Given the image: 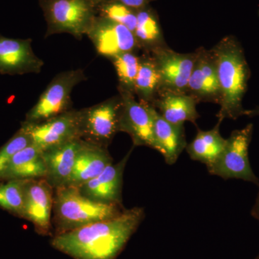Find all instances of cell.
Masks as SVG:
<instances>
[{"label": "cell", "instance_id": "9", "mask_svg": "<svg viewBox=\"0 0 259 259\" xmlns=\"http://www.w3.org/2000/svg\"><path fill=\"white\" fill-rule=\"evenodd\" d=\"M87 35L98 54L110 60L122 53L140 50L134 32L124 25L98 15Z\"/></svg>", "mask_w": 259, "mask_h": 259}, {"label": "cell", "instance_id": "15", "mask_svg": "<svg viewBox=\"0 0 259 259\" xmlns=\"http://www.w3.org/2000/svg\"><path fill=\"white\" fill-rule=\"evenodd\" d=\"M131 149L118 163L109 165L101 174L78 187L85 197L97 202L122 204L123 173Z\"/></svg>", "mask_w": 259, "mask_h": 259}, {"label": "cell", "instance_id": "31", "mask_svg": "<svg viewBox=\"0 0 259 259\" xmlns=\"http://www.w3.org/2000/svg\"><path fill=\"white\" fill-rule=\"evenodd\" d=\"M254 259H259V254Z\"/></svg>", "mask_w": 259, "mask_h": 259}, {"label": "cell", "instance_id": "28", "mask_svg": "<svg viewBox=\"0 0 259 259\" xmlns=\"http://www.w3.org/2000/svg\"><path fill=\"white\" fill-rule=\"evenodd\" d=\"M97 1L98 4L102 2L117 1L129 7V8L138 10L148 7L151 2L155 1V0H97Z\"/></svg>", "mask_w": 259, "mask_h": 259}, {"label": "cell", "instance_id": "26", "mask_svg": "<svg viewBox=\"0 0 259 259\" xmlns=\"http://www.w3.org/2000/svg\"><path fill=\"white\" fill-rule=\"evenodd\" d=\"M137 11L117 1L102 2L97 5V15L121 24L133 32L137 24Z\"/></svg>", "mask_w": 259, "mask_h": 259}, {"label": "cell", "instance_id": "18", "mask_svg": "<svg viewBox=\"0 0 259 259\" xmlns=\"http://www.w3.org/2000/svg\"><path fill=\"white\" fill-rule=\"evenodd\" d=\"M198 103L187 93L160 91L151 105L168 122L175 125H185L187 121L195 124L200 117L197 110Z\"/></svg>", "mask_w": 259, "mask_h": 259}, {"label": "cell", "instance_id": "24", "mask_svg": "<svg viewBox=\"0 0 259 259\" xmlns=\"http://www.w3.org/2000/svg\"><path fill=\"white\" fill-rule=\"evenodd\" d=\"M0 181V208L19 218L23 217L27 181Z\"/></svg>", "mask_w": 259, "mask_h": 259}, {"label": "cell", "instance_id": "11", "mask_svg": "<svg viewBox=\"0 0 259 259\" xmlns=\"http://www.w3.org/2000/svg\"><path fill=\"white\" fill-rule=\"evenodd\" d=\"M118 90L122 100L119 132L128 134L134 146L154 149L153 117L149 104L138 102L134 93Z\"/></svg>", "mask_w": 259, "mask_h": 259}, {"label": "cell", "instance_id": "8", "mask_svg": "<svg viewBox=\"0 0 259 259\" xmlns=\"http://www.w3.org/2000/svg\"><path fill=\"white\" fill-rule=\"evenodd\" d=\"M81 110H71L37 123L23 121L32 144L42 151L51 149L76 139H81Z\"/></svg>", "mask_w": 259, "mask_h": 259}, {"label": "cell", "instance_id": "14", "mask_svg": "<svg viewBox=\"0 0 259 259\" xmlns=\"http://www.w3.org/2000/svg\"><path fill=\"white\" fill-rule=\"evenodd\" d=\"M31 44V39L9 38L0 35V74L40 73L44 62L35 55Z\"/></svg>", "mask_w": 259, "mask_h": 259}, {"label": "cell", "instance_id": "12", "mask_svg": "<svg viewBox=\"0 0 259 259\" xmlns=\"http://www.w3.org/2000/svg\"><path fill=\"white\" fill-rule=\"evenodd\" d=\"M54 189L45 178L27 181L23 217L33 224L42 236H51V213L54 205Z\"/></svg>", "mask_w": 259, "mask_h": 259}, {"label": "cell", "instance_id": "16", "mask_svg": "<svg viewBox=\"0 0 259 259\" xmlns=\"http://www.w3.org/2000/svg\"><path fill=\"white\" fill-rule=\"evenodd\" d=\"M83 143L82 139H76L42 151L47 168L45 179L54 190L67 185Z\"/></svg>", "mask_w": 259, "mask_h": 259}, {"label": "cell", "instance_id": "23", "mask_svg": "<svg viewBox=\"0 0 259 259\" xmlns=\"http://www.w3.org/2000/svg\"><path fill=\"white\" fill-rule=\"evenodd\" d=\"M161 90V78L153 56L146 53L141 56L134 94L140 101L152 105Z\"/></svg>", "mask_w": 259, "mask_h": 259}, {"label": "cell", "instance_id": "13", "mask_svg": "<svg viewBox=\"0 0 259 259\" xmlns=\"http://www.w3.org/2000/svg\"><path fill=\"white\" fill-rule=\"evenodd\" d=\"M196 51V59L187 93L197 102H213L219 105L221 91L217 68L212 50L200 47Z\"/></svg>", "mask_w": 259, "mask_h": 259}, {"label": "cell", "instance_id": "17", "mask_svg": "<svg viewBox=\"0 0 259 259\" xmlns=\"http://www.w3.org/2000/svg\"><path fill=\"white\" fill-rule=\"evenodd\" d=\"M150 109L153 117L154 149L163 155L167 164H175L187 146L185 126L168 122L151 105Z\"/></svg>", "mask_w": 259, "mask_h": 259}, {"label": "cell", "instance_id": "25", "mask_svg": "<svg viewBox=\"0 0 259 259\" xmlns=\"http://www.w3.org/2000/svg\"><path fill=\"white\" fill-rule=\"evenodd\" d=\"M110 61L115 66L118 77V89L134 94L135 81L139 71L141 56L131 51L119 54Z\"/></svg>", "mask_w": 259, "mask_h": 259}, {"label": "cell", "instance_id": "7", "mask_svg": "<svg viewBox=\"0 0 259 259\" xmlns=\"http://www.w3.org/2000/svg\"><path fill=\"white\" fill-rule=\"evenodd\" d=\"M122 107V97L118 95L93 107L81 109V139L108 147L119 132Z\"/></svg>", "mask_w": 259, "mask_h": 259}, {"label": "cell", "instance_id": "21", "mask_svg": "<svg viewBox=\"0 0 259 259\" xmlns=\"http://www.w3.org/2000/svg\"><path fill=\"white\" fill-rule=\"evenodd\" d=\"M221 122H218L212 129L209 131L198 130L197 136L186 150L191 159L201 162L206 166H210L223 152L226 139L220 133Z\"/></svg>", "mask_w": 259, "mask_h": 259}, {"label": "cell", "instance_id": "4", "mask_svg": "<svg viewBox=\"0 0 259 259\" xmlns=\"http://www.w3.org/2000/svg\"><path fill=\"white\" fill-rule=\"evenodd\" d=\"M47 23L46 37L69 33L81 40L97 15V0H39Z\"/></svg>", "mask_w": 259, "mask_h": 259}, {"label": "cell", "instance_id": "20", "mask_svg": "<svg viewBox=\"0 0 259 259\" xmlns=\"http://www.w3.org/2000/svg\"><path fill=\"white\" fill-rule=\"evenodd\" d=\"M46 174L42 151L31 144L13 156L1 181L36 180L45 178Z\"/></svg>", "mask_w": 259, "mask_h": 259}, {"label": "cell", "instance_id": "3", "mask_svg": "<svg viewBox=\"0 0 259 259\" xmlns=\"http://www.w3.org/2000/svg\"><path fill=\"white\" fill-rule=\"evenodd\" d=\"M125 210L122 204L101 203L89 199L78 187H59L54 190L53 205L55 235L112 219Z\"/></svg>", "mask_w": 259, "mask_h": 259}, {"label": "cell", "instance_id": "22", "mask_svg": "<svg viewBox=\"0 0 259 259\" xmlns=\"http://www.w3.org/2000/svg\"><path fill=\"white\" fill-rule=\"evenodd\" d=\"M134 34L139 49L146 53L167 46L157 15L148 6L138 10L137 24Z\"/></svg>", "mask_w": 259, "mask_h": 259}, {"label": "cell", "instance_id": "29", "mask_svg": "<svg viewBox=\"0 0 259 259\" xmlns=\"http://www.w3.org/2000/svg\"><path fill=\"white\" fill-rule=\"evenodd\" d=\"M250 214H251L252 217L254 218L259 222V191L256 198H255V203L252 207Z\"/></svg>", "mask_w": 259, "mask_h": 259}, {"label": "cell", "instance_id": "5", "mask_svg": "<svg viewBox=\"0 0 259 259\" xmlns=\"http://www.w3.org/2000/svg\"><path fill=\"white\" fill-rule=\"evenodd\" d=\"M253 131L252 123L244 128L233 131L226 139L219 157L207 166L209 173L226 180L235 179L251 182L259 187V179L252 169L248 156Z\"/></svg>", "mask_w": 259, "mask_h": 259}, {"label": "cell", "instance_id": "19", "mask_svg": "<svg viewBox=\"0 0 259 259\" xmlns=\"http://www.w3.org/2000/svg\"><path fill=\"white\" fill-rule=\"evenodd\" d=\"M112 163V158L107 148L83 141L76 157L72 175L66 186L79 187L98 176Z\"/></svg>", "mask_w": 259, "mask_h": 259}, {"label": "cell", "instance_id": "2", "mask_svg": "<svg viewBox=\"0 0 259 259\" xmlns=\"http://www.w3.org/2000/svg\"><path fill=\"white\" fill-rule=\"evenodd\" d=\"M221 91V107L218 122L225 119L236 120L243 115V100L250 79L249 66L244 51L236 37H223L212 48Z\"/></svg>", "mask_w": 259, "mask_h": 259}, {"label": "cell", "instance_id": "10", "mask_svg": "<svg viewBox=\"0 0 259 259\" xmlns=\"http://www.w3.org/2000/svg\"><path fill=\"white\" fill-rule=\"evenodd\" d=\"M156 63L160 78L161 90L187 93V86L196 59V51L180 54L168 46L149 53Z\"/></svg>", "mask_w": 259, "mask_h": 259}, {"label": "cell", "instance_id": "1", "mask_svg": "<svg viewBox=\"0 0 259 259\" xmlns=\"http://www.w3.org/2000/svg\"><path fill=\"white\" fill-rule=\"evenodd\" d=\"M145 218L144 209H125L117 217L55 235L51 245L74 259H115Z\"/></svg>", "mask_w": 259, "mask_h": 259}, {"label": "cell", "instance_id": "27", "mask_svg": "<svg viewBox=\"0 0 259 259\" xmlns=\"http://www.w3.org/2000/svg\"><path fill=\"white\" fill-rule=\"evenodd\" d=\"M31 144V137L21 125L16 134L0 148V181L13 156Z\"/></svg>", "mask_w": 259, "mask_h": 259}, {"label": "cell", "instance_id": "6", "mask_svg": "<svg viewBox=\"0 0 259 259\" xmlns=\"http://www.w3.org/2000/svg\"><path fill=\"white\" fill-rule=\"evenodd\" d=\"M87 79L82 69L70 70L56 75L38 101L25 116V122L37 123L71 110L73 89Z\"/></svg>", "mask_w": 259, "mask_h": 259}, {"label": "cell", "instance_id": "30", "mask_svg": "<svg viewBox=\"0 0 259 259\" xmlns=\"http://www.w3.org/2000/svg\"><path fill=\"white\" fill-rule=\"evenodd\" d=\"M243 115L248 116V117H255L259 116V107L251 109V110H245L243 112Z\"/></svg>", "mask_w": 259, "mask_h": 259}]
</instances>
